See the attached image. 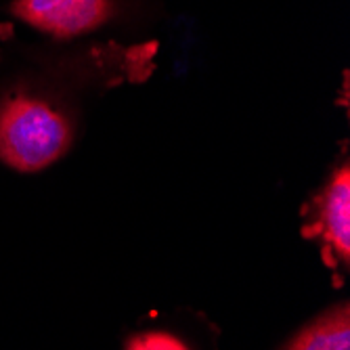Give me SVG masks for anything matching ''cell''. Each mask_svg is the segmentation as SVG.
Here are the masks:
<instances>
[{"label": "cell", "instance_id": "cell-3", "mask_svg": "<svg viewBox=\"0 0 350 350\" xmlns=\"http://www.w3.org/2000/svg\"><path fill=\"white\" fill-rule=\"evenodd\" d=\"M133 11V0H13L9 5L15 19L55 42H78Z\"/></svg>", "mask_w": 350, "mask_h": 350}, {"label": "cell", "instance_id": "cell-2", "mask_svg": "<svg viewBox=\"0 0 350 350\" xmlns=\"http://www.w3.org/2000/svg\"><path fill=\"white\" fill-rule=\"evenodd\" d=\"M302 235L319 245L336 283L342 285L350 267V164L346 155L302 206Z\"/></svg>", "mask_w": 350, "mask_h": 350}, {"label": "cell", "instance_id": "cell-5", "mask_svg": "<svg viewBox=\"0 0 350 350\" xmlns=\"http://www.w3.org/2000/svg\"><path fill=\"white\" fill-rule=\"evenodd\" d=\"M126 350H189V346L168 332H145L131 338Z\"/></svg>", "mask_w": 350, "mask_h": 350}, {"label": "cell", "instance_id": "cell-4", "mask_svg": "<svg viewBox=\"0 0 350 350\" xmlns=\"http://www.w3.org/2000/svg\"><path fill=\"white\" fill-rule=\"evenodd\" d=\"M283 350H350V310L340 302L302 327Z\"/></svg>", "mask_w": 350, "mask_h": 350}, {"label": "cell", "instance_id": "cell-1", "mask_svg": "<svg viewBox=\"0 0 350 350\" xmlns=\"http://www.w3.org/2000/svg\"><path fill=\"white\" fill-rule=\"evenodd\" d=\"M157 42H53L0 49V162L40 172L66 155L105 92L145 82Z\"/></svg>", "mask_w": 350, "mask_h": 350}]
</instances>
